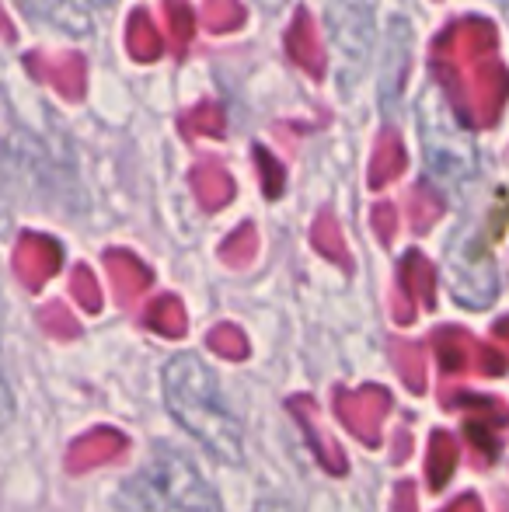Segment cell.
<instances>
[{
    "label": "cell",
    "mask_w": 509,
    "mask_h": 512,
    "mask_svg": "<svg viewBox=\"0 0 509 512\" xmlns=\"http://www.w3.org/2000/svg\"><path fill=\"white\" fill-rule=\"evenodd\" d=\"M74 293H77V300H81L88 310H98L102 307V293H98V286H95V279H91V272L88 269H77V276H74Z\"/></svg>",
    "instance_id": "27"
},
{
    "label": "cell",
    "mask_w": 509,
    "mask_h": 512,
    "mask_svg": "<svg viewBox=\"0 0 509 512\" xmlns=\"http://www.w3.org/2000/svg\"><path fill=\"white\" fill-rule=\"evenodd\" d=\"M374 230H377V237H381V244L394 241V234H398V209L391 203L374 206Z\"/></svg>",
    "instance_id": "26"
},
{
    "label": "cell",
    "mask_w": 509,
    "mask_h": 512,
    "mask_svg": "<svg viewBox=\"0 0 509 512\" xmlns=\"http://www.w3.org/2000/svg\"><path fill=\"white\" fill-rule=\"evenodd\" d=\"M210 488L185 460H157L140 471L119 495V512H213Z\"/></svg>",
    "instance_id": "3"
},
{
    "label": "cell",
    "mask_w": 509,
    "mask_h": 512,
    "mask_svg": "<svg viewBox=\"0 0 509 512\" xmlns=\"http://www.w3.org/2000/svg\"><path fill=\"white\" fill-rule=\"evenodd\" d=\"M182 129H185V136H192V140H196V136H224V129H227L224 108L213 105V102L196 105L192 112L182 115Z\"/></svg>",
    "instance_id": "21"
},
{
    "label": "cell",
    "mask_w": 509,
    "mask_h": 512,
    "mask_svg": "<svg viewBox=\"0 0 509 512\" xmlns=\"http://www.w3.org/2000/svg\"><path fill=\"white\" fill-rule=\"evenodd\" d=\"M286 53H290V60L297 63L300 70H307L311 77H325V46H321V35H318V25H314L311 11L307 7H300L297 14H293L290 21V32H286Z\"/></svg>",
    "instance_id": "8"
},
{
    "label": "cell",
    "mask_w": 509,
    "mask_h": 512,
    "mask_svg": "<svg viewBox=\"0 0 509 512\" xmlns=\"http://www.w3.org/2000/svg\"><path fill=\"white\" fill-rule=\"evenodd\" d=\"M447 512H485L482 502H478V495H461L457 502H450Z\"/></svg>",
    "instance_id": "31"
},
{
    "label": "cell",
    "mask_w": 509,
    "mask_h": 512,
    "mask_svg": "<svg viewBox=\"0 0 509 512\" xmlns=\"http://www.w3.org/2000/svg\"><path fill=\"white\" fill-rule=\"evenodd\" d=\"M408 168V154H405V143L394 129H384L374 143V161H370V189H387L391 182H398L401 171Z\"/></svg>",
    "instance_id": "10"
},
{
    "label": "cell",
    "mask_w": 509,
    "mask_h": 512,
    "mask_svg": "<svg viewBox=\"0 0 509 512\" xmlns=\"http://www.w3.org/2000/svg\"><path fill=\"white\" fill-rule=\"evenodd\" d=\"M311 244H314V251H318V255L328 258V262H335L339 269L353 272V255H349L346 237H342V227H339V220H335L332 209H321V213L314 216Z\"/></svg>",
    "instance_id": "14"
},
{
    "label": "cell",
    "mask_w": 509,
    "mask_h": 512,
    "mask_svg": "<svg viewBox=\"0 0 509 512\" xmlns=\"http://www.w3.org/2000/svg\"><path fill=\"white\" fill-rule=\"evenodd\" d=\"M164 398H168L171 415L178 418L185 432L210 446L220 460H241V436L238 422L224 405L213 373L199 363V356H178L164 370Z\"/></svg>",
    "instance_id": "2"
},
{
    "label": "cell",
    "mask_w": 509,
    "mask_h": 512,
    "mask_svg": "<svg viewBox=\"0 0 509 512\" xmlns=\"http://www.w3.org/2000/svg\"><path fill=\"white\" fill-rule=\"evenodd\" d=\"M391 363L408 391H426V356H422V345L405 342V338H391Z\"/></svg>",
    "instance_id": "16"
},
{
    "label": "cell",
    "mask_w": 509,
    "mask_h": 512,
    "mask_svg": "<svg viewBox=\"0 0 509 512\" xmlns=\"http://www.w3.org/2000/svg\"><path fill=\"white\" fill-rule=\"evenodd\" d=\"M126 46H129V56L140 63H154L161 56V35H157L154 21L147 18V11H133L129 18V32H126Z\"/></svg>",
    "instance_id": "17"
},
{
    "label": "cell",
    "mask_w": 509,
    "mask_h": 512,
    "mask_svg": "<svg viewBox=\"0 0 509 512\" xmlns=\"http://www.w3.org/2000/svg\"><path fill=\"white\" fill-rule=\"evenodd\" d=\"M440 216H443V199L436 196L433 189L415 185V189L408 192V223H412L415 234H426Z\"/></svg>",
    "instance_id": "20"
},
{
    "label": "cell",
    "mask_w": 509,
    "mask_h": 512,
    "mask_svg": "<svg viewBox=\"0 0 509 512\" xmlns=\"http://www.w3.org/2000/svg\"><path fill=\"white\" fill-rule=\"evenodd\" d=\"M258 255V230L255 223H241L224 244H220V262L231 269H248Z\"/></svg>",
    "instance_id": "19"
},
{
    "label": "cell",
    "mask_w": 509,
    "mask_h": 512,
    "mask_svg": "<svg viewBox=\"0 0 509 512\" xmlns=\"http://www.w3.org/2000/svg\"><path fill=\"white\" fill-rule=\"evenodd\" d=\"M290 415L300 422V429H304L307 443H311L314 457H318V464L325 467L328 474H335V478H342V474L349 471V460L346 453H342V446L335 443L332 436H328L325 429H321V415H318V405H314L307 394H297V398H290Z\"/></svg>",
    "instance_id": "7"
},
{
    "label": "cell",
    "mask_w": 509,
    "mask_h": 512,
    "mask_svg": "<svg viewBox=\"0 0 509 512\" xmlns=\"http://www.w3.org/2000/svg\"><path fill=\"white\" fill-rule=\"evenodd\" d=\"M147 324L164 338H182L189 331V317H185V307L178 297L154 300V307L147 310Z\"/></svg>",
    "instance_id": "18"
},
{
    "label": "cell",
    "mask_w": 509,
    "mask_h": 512,
    "mask_svg": "<svg viewBox=\"0 0 509 512\" xmlns=\"http://www.w3.org/2000/svg\"><path fill=\"white\" fill-rule=\"evenodd\" d=\"M447 408H461L464 415V425H485V429H506L509 425V405L492 394H471V391H461V394H450L447 398Z\"/></svg>",
    "instance_id": "11"
},
{
    "label": "cell",
    "mask_w": 509,
    "mask_h": 512,
    "mask_svg": "<svg viewBox=\"0 0 509 512\" xmlns=\"http://www.w3.org/2000/svg\"><path fill=\"white\" fill-rule=\"evenodd\" d=\"M192 192H196V203L206 209V213H217L234 199V178L227 175L224 164L217 161H199L189 175Z\"/></svg>",
    "instance_id": "9"
},
{
    "label": "cell",
    "mask_w": 509,
    "mask_h": 512,
    "mask_svg": "<svg viewBox=\"0 0 509 512\" xmlns=\"http://www.w3.org/2000/svg\"><path fill=\"white\" fill-rule=\"evenodd\" d=\"M105 265H109V276H112V283H116V293L123 304L136 300L150 286V269L140 258L129 255V251H109Z\"/></svg>",
    "instance_id": "13"
},
{
    "label": "cell",
    "mask_w": 509,
    "mask_h": 512,
    "mask_svg": "<svg viewBox=\"0 0 509 512\" xmlns=\"http://www.w3.org/2000/svg\"><path fill=\"white\" fill-rule=\"evenodd\" d=\"M210 349L217 352V356H224V359H248V338H245V331L241 328H234V324H217V328L210 331Z\"/></svg>",
    "instance_id": "24"
},
{
    "label": "cell",
    "mask_w": 509,
    "mask_h": 512,
    "mask_svg": "<svg viewBox=\"0 0 509 512\" xmlns=\"http://www.w3.org/2000/svg\"><path fill=\"white\" fill-rule=\"evenodd\" d=\"M123 450H126V436H119L112 429H98L91 436H84L81 443H74V450H70V471H88V467L105 464V460H116Z\"/></svg>",
    "instance_id": "12"
},
{
    "label": "cell",
    "mask_w": 509,
    "mask_h": 512,
    "mask_svg": "<svg viewBox=\"0 0 509 512\" xmlns=\"http://www.w3.org/2000/svg\"><path fill=\"white\" fill-rule=\"evenodd\" d=\"M164 14H168L171 42H175V53L182 56L189 49L192 35H196V14H192L189 0H164Z\"/></svg>",
    "instance_id": "23"
},
{
    "label": "cell",
    "mask_w": 509,
    "mask_h": 512,
    "mask_svg": "<svg viewBox=\"0 0 509 512\" xmlns=\"http://www.w3.org/2000/svg\"><path fill=\"white\" fill-rule=\"evenodd\" d=\"M252 154H255V168H258V178H262L265 196L279 199V196H283V185H286V168L269 154V150H262V147H255Z\"/></svg>",
    "instance_id": "25"
},
{
    "label": "cell",
    "mask_w": 509,
    "mask_h": 512,
    "mask_svg": "<svg viewBox=\"0 0 509 512\" xmlns=\"http://www.w3.org/2000/svg\"><path fill=\"white\" fill-rule=\"evenodd\" d=\"M415 304H436V269L422 251H408L398 269V290L391 297V314L398 324L415 321Z\"/></svg>",
    "instance_id": "6"
},
{
    "label": "cell",
    "mask_w": 509,
    "mask_h": 512,
    "mask_svg": "<svg viewBox=\"0 0 509 512\" xmlns=\"http://www.w3.org/2000/svg\"><path fill=\"white\" fill-rule=\"evenodd\" d=\"M457 457H461V446L450 432L436 429L429 436V453H426V478L433 492H443L450 481V474L457 471Z\"/></svg>",
    "instance_id": "15"
},
{
    "label": "cell",
    "mask_w": 509,
    "mask_h": 512,
    "mask_svg": "<svg viewBox=\"0 0 509 512\" xmlns=\"http://www.w3.org/2000/svg\"><path fill=\"white\" fill-rule=\"evenodd\" d=\"M339 422L353 432L360 443L377 446L381 443V425L391 415V391L377 384H367L360 391H346V387H335V401H332Z\"/></svg>",
    "instance_id": "5"
},
{
    "label": "cell",
    "mask_w": 509,
    "mask_h": 512,
    "mask_svg": "<svg viewBox=\"0 0 509 512\" xmlns=\"http://www.w3.org/2000/svg\"><path fill=\"white\" fill-rule=\"evenodd\" d=\"M492 338H496V342L509 352V317H503V321H499L496 328H492Z\"/></svg>",
    "instance_id": "33"
},
{
    "label": "cell",
    "mask_w": 509,
    "mask_h": 512,
    "mask_svg": "<svg viewBox=\"0 0 509 512\" xmlns=\"http://www.w3.org/2000/svg\"><path fill=\"white\" fill-rule=\"evenodd\" d=\"M394 512H419L415 506V485L412 481H401L398 492H394Z\"/></svg>",
    "instance_id": "30"
},
{
    "label": "cell",
    "mask_w": 509,
    "mask_h": 512,
    "mask_svg": "<svg viewBox=\"0 0 509 512\" xmlns=\"http://www.w3.org/2000/svg\"><path fill=\"white\" fill-rule=\"evenodd\" d=\"M203 18L210 32L224 35V32H238L248 14H245V7H241V0H206Z\"/></svg>",
    "instance_id": "22"
},
{
    "label": "cell",
    "mask_w": 509,
    "mask_h": 512,
    "mask_svg": "<svg viewBox=\"0 0 509 512\" xmlns=\"http://www.w3.org/2000/svg\"><path fill=\"white\" fill-rule=\"evenodd\" d=\"M14 418V394H11V384L4 377V359H0V429H7Z\"/></svg>",
    "instance_id": "28"
},
{
    "label": "cell",
    "mask_w": 509,
    "mask_h": 512,
    "mask_svg": "<svg viewBox=\"0 0 509 512\" xmlns=\"http://www.w3.org/2000/svg\"><path fill=\"white\" fill-rule=\"evenodd\" d=\"M18 4L32 14H42V18H60L67 0H18Z\"/></svg>",
    "instance_id": "29"
},
{
    "label": "cell",
    "mask_w": 509,
    "mask_h": 512,
    "mask_svg": "<svg viewBox=\"0 0 509 512\" xmlns=\"http://www.w3.org/2000/svg\"><path fill=\"white\" fill-rule=\"evenodd\" d=\"M408 450H412V439H408V432H398V439H394V460H405Z\"/></svg>",
    "instance_id": "32"
},
{
    "label": "cell",
    "mask_w": 509,
    "mask_h": 512,
    "mask_svg": "<svg viewBox=\"0 0 509 512\" xmlns=\"http://www.w3.org/2000/svg\"><path fill=\"white\" fill-rule=\"evenodd\" d=\"M433 74L471 129L496 126L509 102V70L489 18H461L443 28L433 42Z\"/></svg>",
    "instance_id": "1"
},
{
    "label": "cell",
    "mask_w": 509,
    "mask_h": 512,
    "mask_svg": "<svg viewBox=\"0 0 509 512\" xmlns=\"http://www.w3.org/2000/svg\"><path fill=\"white\" fill-rule=\"evenodd\" d=\"M440 370L447 377H461V373H482V377H503L506 373V356L496 352L492 345H482L471 331L464 328H440L429 338Z\"/></svg>",
    "instance_id": "4"
}]
</instances>
